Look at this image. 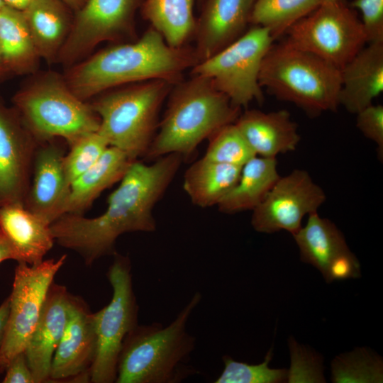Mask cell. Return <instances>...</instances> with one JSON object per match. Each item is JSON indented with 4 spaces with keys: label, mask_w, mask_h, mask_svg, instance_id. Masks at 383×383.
<instances>
[{
    "label": "cell",
    "mask_w": 383,
    "mask_h": 383,
    "mask_svg": "<svg viewBox=\"0 0 383 383\" xmlns=\"http://www.w3.org/2000/svg\"><path fill=\"white\" fill-rule=\"evenodd\" d=\"M194 0H145L143 17L173 48L184 46L194 35Z\"/></svg>",
    "instance_id": "28"
},
{
    "label": "cell",
    "mask_w": 383,
    "mask_h": 383,
    "mask_svg": "<svg viewBox=\"0 0 383 383\" xmlns=\"http://www.w3.org/2000/svg\"><path fill=\"white\" fill-rule=\"evenodd\" d=\"M351 7L362 13L367 43L383 42V0H354Z\"/></svg>",
    "instance_id": "33"
},
{
    "label": "cell",
    "mask_w": 383,
    "mask_h": 383,
    "mask_svg": "<svg viewBox=\"0 0 383 383\" xmlns=\"http://www.w3.org/2000/svg\"><path fill=\"white\" fill-rule=\"evenodd\" d=\"M157 132L145 155L149 160L170 153L190 156L205 139L235 122L241 109L217 90L210 79L192 74L175 84Z\"/></svg>",
    "instance_id": "4"
},
{
    "label": "cell",
    "mask_w": 383,
    "mask_h": 383,
    "mask_svg": "<svg viewBox=\"0 0 383 383\" xmlns=\"http://www.w3.org/2000/svg\"><path fill=\"white\" fill-rule=\"evenodd\" d=\"M286 33V43L313 54L340 70L367 43L361 21L342 0L321 3Z\"/></svg>",
    "instance_id": "10"
},
{
    "label": "cell",
    "mask_w": 383,
    "mask_h": 383,
    "mask_svg": "<svg viewBox=\"0 0 383 383\" xmlns=\"http://www.w3.org/2000/svg\"><path fill=\"white\" fill-rule=\"evenodd\" d=\"M69 9L75 12L82 8L87 0H61Z\"/></svg>",
    "instance_id": "40"
},
{
    "label": "cell",
    "mask_w": 383,
    "mask_h": 383,
    "mask_svg": "<svg viewBox=\"0 0 383 383\" xmlns=\"http://www.w3.org/2000/svg\"><path fill=\"white\" fill-rule=\"evenodd\" d=\"M320 4V0H255L250 23L268 28L274 39Z\"/></svg>",
    "instance_id": "29"
},
{
    "label": "cell",
    "mask_w": 383,
    "mask_h": 383,
    "mask_svg": "<svg viewBox=\"0 0 383 383\" xmlns=\"http://www.w3.org/2000/svg\"><path fill=\"white\" fill-rule=\"evenodd\" d=\"M174 84L162 79L130 84L106 91L90 104L100 119L98 132L109 146L132 159L145 157L158 128V114Z\"/></svg>",
    "instance_id": "5"
},
{
    "label": "cell",
    "mask_w": 383,
    "mask_h": 383,
    "mask_svg": "<svg viewBox=\"0 0 383 383\" xmlns=\"http://www.w3.org/2000/svg\"><path fill=\"white\" fill-rule=\"evenodd\" d=\"M5 371L4 383H35L23 351L10 360Z\"/></svg>",
    "instance_id": "36"
},
{
    "label": "cell",
    "mask_w": 383,
    "mask_h": 383,
    "mask_svg": "<svg viewBox=\"0 0 383 383\" xmlns=\"http://www.w3.org/2000/svg\"><path fill=\"white\" fill-rule=\"evenodd\" d=\"M274 38L267 28L254 26L233 43L198 62L192 74L209 78L214 87L239 108L263 101L259 73Z\"/></svg>",
    "instance_id": "8"
},
{
    "label": "cell",
    "mask_w": 383,
    "mask_h": 383,
    "mask_svg": "<svg viewBox=\"0 0 383 383\" xmlns=\"http://www.w3.org/2000/svg\"><path fill=\"white\" fill-rule=\"evenodd\" d=\"M39 143L16 110L0 100V208L24 204Z\"/></svg>",
    "instance_id": "14"
},
{
    "label": "cell",
    "mask_w": 383,
    "mask_h": 383,
    "mask_svg": "<svg viewBox=\"0 0 383 383\" xmlns=\"http://www.w3.org/2000/svg\"><path fill=\"white\" fill-rule=\"evenodd\" d=\"M234 123L257 156L276 158L295 150L300 141L297 125L285 109L247 110Z\"/></svg>",
    "instance_id": "20"
},
{
    "label": "cell",
    "mask_w": 383,
    "mask_h": 383,
    "mask_svg": "<svg viewBox=\"0 0 383 383\" xmlns=\"http://www.w3.org/2000/svg\"><path fill=\"white\" fill-rule=\"evenodd\" d=\"M135 160L121 150L109 146L99 159L71 184L64 214H84L104 190L121 181Z\"/></svg>",
    "instance_id": "23"
},
{
    "label": "cell",
    "mask_w": 383,
    "mask_h": 383,
    "mask_svg": "<svg viewBox=\"0 0 383 383\" xmlns=\"http://www.w3.org/2000/svg\"><path fill=\"white\" fill-rule=\"evenodd\" d=\"M61 0H31L22 10L36 50L48 64L57 61L73 18Z\"/></svg>",
    "instance_id": "22"
},
{
    "label": "cell",
    "mask_w": 383,
    "mask_h": 383,
    "mask_svg": "<svg viewBox=\"0 0 383 383\" xmlns=\"http://www.w3.org/2000/svg\"><path fill=\"white\" fill-rule=\"evenodd\" d=\"M140 0H87L76 11L57 61L67 67L84 60L99 44L130 33Z\"/></svg>",
    "instance_id": "12"
},
{
    "label": "cell",
    "mask_w": 383,
    "mask_h": 383,
    "mask_svg": "<svg viewBox=\"0 0 383 383\" xmlns=\"http://www.w3.org/2000/svg\"><path fill=\"white\" fill-rule=\"evenodd\" d=\"M259 83L277 99L311 115L335 111L339 106L340 70L285 42L270 47L261 64Z\"/></svg>",
    "instance_id": "6"
},
{
    "label": "cell",
    "mask_w": 383,
    "mask_h": 383,
    "mask_svg": "<svg viewBox=\"0 0 383 383\" xmlns=\"http://www.w3.org/2000/svg\"><path fill=\"white\" fill-rule=\"evenodd\" d=\"M200 1V0H199Z\"/></svg>",
    "instance_id": "45"
},
{
    "label": "cell",
    "mask_w": 383,
    "mask_h": 383,
    "mask_svg": "<svg viewBox=\"0 0 383 383\" xmlns=\"http://www.w3.org/2000/svg\"><path fill=\"white\" fill-rule=\"evenodd\" d=\"M198 62L194 49L173 48L150 27L133 43L111 46L67 67L64 77L74 94L87 101L109 89L148 80L175 84Z\"/></svg>",
    "instance_id": "2"
},
{
    "label": "cell",
    "mask_w": 383,
    "mask_h": 383,
    "mask_svg": "<svg viewBox=\"0 0 383 383\" xmlns=\"http://www.w3.org/2000/svg\"><path fill=\"white\" fill-rule=\"evenodd\" d=\"M338 104L357 113L383 91V42L363 47L341 70Z\"/></svg>",
    "instance_id": "19"
},
{
    "label": "cell",
    "mask_w": 383,
    "mask_h": 383,
    "mask_svg": "<svg viewBox=\"0 0 383 383\" xmlns=\"http://www.w3.org/2000/svg\"><path fill=\"white\" fill-rule=\"evenodd\" d=\"M70 295L65 286L51 284L40 318L23 350L35 383L48 382L52 358L67 323Z\"/></svg>",
    "instance_id": "18"
},
{
    "label": "cell",
    "mask_w": 383,
    "mask_h": 383,
    "mask_svg": "<svg viewBox=\"0 0 383 383\" xmlns=\"http://www.w3.org/2000/svg\"><path fill=\"white\" fill-rule=\"evenodd\" d=\"M202 299L196 292L175 319L139 325L126 335L118 357L116 383H180L199 374L191 363L196 338L188 321Z\"/></svg>",
    "instance_id": "3"
},
{
    "label": "cell",
    "mask_w": 383,
    "mask_h": 383,
    "mask_svg": "<svg viewBox=\"0 0 383 383\" xmlns=\"http://www.w3.org/2000/svg\"><path fill=\"white\" fill-rule=\"evenodd\" d=\"M107 272L112 287L111 301L94 313L97 337L95 360L90 370L89 382H116L117 364L125 338L138 323L139 306L133 288L129 257L118 254Z\"/></svg>",
    "instance_id": "9"
},
{
    "label": "cell",
    "mask_w": 383,
    "mask_h": 383,
    "mask_svg": "<svg viewBox=\"0 0 383 383\" xmlns=\"http://www.w3.org/2000/svg\"><path fill=\"white\" fill-rule=\"evenodd\" d=\"M255 0H205L196 20L195 52L199 62L216 54L245 32Z\"/></svg>",
    "instance_id": "17"
},
{
    "label": "cell",
    "mask_w": 383,
    "mask_h": 383,
    "mask_svg": "<svg viewBox=\"0 0 383 383\" xmlns=\"http://www.w3.org/2000/svg\"><path fill=\"white\" fill-rule=\"evenodd\" d=\"M241 169L202 157L185 172L183 188L193 204L201 208L217 205L236 184Z\"/></svg>",
    "instance_id": "26"
},
{
    "label": "cell",
    "mask_w": 383,
    "mask_h": 383,
    "mask_svg": "<svg viewBox=\"0 0 383 383\" xmlns=\"http://www.w3.org/2000/svg\"><path fill=\"white\" fill-rule=\"evenodd\" d=\"M4 5H5L4 2L2 0H0V8Z\"/></svg>",
    "instance_id": "42"
},
{
    "label": "cell",
    "mask_w": 383,
    "mask_h": 383,
    "mask_svg": "<svg viewBox=\"0 0 383 383\" xmlns=\"http://www.w3.org/2000/svg\"><path fill=\"white\" fill-rule=\"evenodd\" d=\"M70 150L64 157L65 179L71 184L90 168L109 146L106 140L98 132L85 133L69 145Z\"/></svg>",
    "instance_id": "31"
},
{
    "label": "cell",
    "mask_w": 383,
    "mask_h": 383,
    "mask_svg": "<svg viewBox=\"0 0 383 383\" xmlns=\"http://www.w3.org/2000/svg\"><path fill=\"white\" fill-rule=\"evenodd\" d=\"M301 261L316 267L325 277L331 261L349 248L340 231L318 212L308 215L305 226L293 235Z\"/></svg>",
    "instance_id": "27"
},
{
    "label": "cell",
    "mask_w": 383,
    "mask_h": 383,
    "mask_svg": "<svg viewBox=\"0 0 383 383\" xmlns=\"http://www.w3.org/2000/svg\"><path fill=\"white\" fill-rule=\"evenodd\" d=\"M279 177L276 158L255 156L242 167L236 184L217 204L218 210L227 214L252 211Z\"/></svg>",
    "instance_id": "24"
},
{
    "label": "cell",
    "mask_w": 383,
    "mask_h": 383,
    "mask_svg": "<svg viewBox=\"0 0 383 383\" xmlns=\"http://www.w3.org/2000/svg\"><path fill=\"white\" fill-rule=\"evenodd\" d=\"M5 371V370L2 367H0V374L4 372Z\"/></svg>",
    "instance_id": "44"
},
{
    "label": "cell",
    "mask_w": 383,
    "mask_h": 383,
    "mask_svg": "<svg viewBox=\"0 0 383 383\" xmlns=\"http://www.w3.org/2000/svg\"><path fill=\"white\" fill-rule=\"evenodd\" d=\"M356 126L367 138L377 145L379 157H383V106L373 104L357 113Z\"/></svg>",
    "instance_id": "34"
},
{
    "label": "cell",
    "mask_w": 383,
    "mask_h": 383,
    "mask_svg": "<svg viewBox=\"0 0 383 383\" xmlns=\"http://www.w3.org/2000/svg\"><path fill=\"white\" fill-rule=\"evenodd\" d=\"M10 259L16 260V252L6 237L0 232V263Z\"/></svg>",
    "instance_id": "38"
},
{
    "label": "cell",
    "mask_w": 383,
    "mask_h": 383,
    "mask_svg": "<svg viewBox=\"0 0 383 383\" xmlns=\"http://www.w3.org/2000/svg\"><path fill=\"white\" fill-rule=\"evenodd\" d=\"M0 232L13 247L16 261L30 265L41 262L55 241L50 224L19 204L0 208Z\"/></svg>",
    "instance_id": "21"
},
{
    "label": "cell",
    "mask_w": 383,
    "mask_h": 383,
    "mask_svg": "<svg viewBox=\"0 0 383 383\" xmlns=\"http://www.w3.org/2000/svg\"><path fill=\"white\" fill-rule=\"evenodd\" d=\"M209 140L204 157L212 161L243 167L256 156L234 123L219 129Z\"/></svg>",
    "instance_id": "30"
},
{
    "label": "cell",
    "mask_w": 383,
    "mask_h": 383,
    "mask_svg": "<svg viewBox=\"0 0 383 383\" xmlns=\"http://www.w3.org/2000/svg\"><path fill=\"white\" fill-rule=\"evenodd\" d=\"M326 194L309 172L296 169L281 177L264 200L252 210L251 225L260 233L285 230L295 234L306 215L317 212Z\"/></svg>",
    "instance_id": "13"
},
{
    "label": "cell",
    "mask_w": 383,
    "mask_h": 383,
    "mask_svg": "<svg viewBox=\"0 0 383 383\" xmlns=\"http://www.w3.org/2000/svg\"><path fill=\"white\" fill-rule=\"evenodd\" d=\"M12 101L40 143L61 138L69 145L99 127V117L90 104L75 95L64 76L55 72L33 76Z\"/></svg>",
    "instance_id": "7"
},
{
    "label": "cell",
    "mask_w": 383,
    "mask_h": 383,
    "mask_svg": "<svg viewBox=\"0 0 383 383\" xmlns=\"http://www.w3.org/2000/svg\"><path fill=\"white\" fill-rule=\"evenodd\" d=\"M0 56L6 72L33 74L40 57L22 11L7 5L0 8Z\"/></svg>",
    "instance_id": "25"
},
{
    "label": "cell",
    "mask_w": 383,
    "mask_h": 383,
    "mask_svg": "<svg viewBox=\"0 0 383 383\" xmlns=\"http://www.w3.org/2000/svg\"><path fill=\"white\" fill-rule=\"evenodd\" d=\"M170 153L148 165L134 161L109 196L107 208L100 216L65 213L50 224L55 240L77 252L85 264L116 253L118 238L131 232L151 233L157 224L153 209L178 172L183 160Z\"/></svg>",
    "instance_id": "1"
},
{
    "label": "cell",
    "mask_w": 383,
    "mask_h": 383,
    "mask_svg": "<svg viewBox=\"0 0 383 383\" xmlns=\"http://www.w3.org/2000/svg\"><path fill=\"white\" fill-rule=\"evenodd\" d=\"M7 6L22 11L31 0H2Z\"/></svg>",
    "instance_id": "39"
},
{
    "label": "cell",
    "mask_w": 383,
    "mask_h": 383,
    "mask_svg": "<svg viewBox=\"0 0 383 383\" xmlns=\"http://www.w3.org/2000/svg\"><path fill=\"white\" fill-rule=\"evenodd\" d=\"M5 73H6V71L2 64L1 56H0V78L3 77Z\"/></svg>",
    "instance_id": "41"
},
{
    "label": "cell",
    "mask_w": 383,
    "mask_h": 383,
    "mask_svg": "<svg viewBox=\"0 0 383 383\" xmlns=\"http://www.w3.org/2000/svg\"><path fill=\"white\" fill-rule=\"evenodd\" d=\"M272 348L267 353L265 360L258 365L239 362L232 357H223L224 368L215 383H277L287 379L285 369H271L268 365L272 357Z\"/></svg>",
    "instance_id": "32"
},
{
    "label": "cell",
    "mask_w": 383,
    "mask_h": 383,
    "mask_svg": "<svg viewBox=\"0 0 383 383\" xmlns=\"http://www.w3.org/2000/svg\"><path fill=\"white\" fill-rule=\"evenodd\" d=\"M55 139L39 143L24 206L49 224L65 213L70 193L63 161V147Z\"/></svg>",
    "instance_id": "16"
},
{
    "label": "cell",
    "mask_w": 383,
    "mask_h": 383,
    "mask_svg": "<svg viewBox=\"0 0 383 383\" xmlns=\"http://www.w3.org/2000/svg\"><path fill=\"white\" fill-rule=\"evenodd\" d=\"M96 348L94 313L82 299L70 295L67 323L52 358L48 381H89Z\"/></svg>",
    "instance_id": "15"
},
{
    "label": "cell",
    "mask_w": 383,
    "mask_h": 383,
    "mask_svg": "<svg viewBox=\"0 0 383 383\" xmlns=\"http://www.w3.org/2000/svg\"><path fill=\"white\" fill-rule=\"evenodd\" d=\"M10 299L9 296L6 299L0 306V350L4 341L6 332V323L9 313Z\"/></svg>",
    "instance_id": "37"
},
{
    "label": "cell",
    "mask_w": 383,
    "mask_h": 383,
    "mask_svg": "<svg viewBox=\"0 0 383 383\" xmlns=\"http://www.w3.org/2000/svg\"><path fill=\"white\" fill-rule=\"evenodd\" d=\"M331 1H334V0H320L321 4L323 2Z\"/></svg>",
    "instance_id": "43"
},
{
    "label": "cell",
    "mask_w": 383,
    "mask_h": 383,
    "mask_svg": "<svg viewBox=\"0 0 383 383\" xmlns=\"http://www.w3.org/2000/svg\"><path fill=\"white\" fill-rule=\"evenodd\" d=\"M360 276V264L349 248L337 255L330 262L326 275L327 282L357 278Z\"/></svg>",
    "instance_id": "35"
},
{
    "label": "cell",
    "mask_w": 383,
    "mask_h": 383,
    "mask_svg": "<svg viewBox=\"0 0 383 383\" xmlns=\"http://www.w3.org/2000/svg\"><path fill=\"white\" fill-rule=\"evenodd\" d=\"M67 255L43 260L33 265L18 262L15 269L10 308L4 341L0 350V367L23 352L40 318L48 292Z\"/></svg>",
    "instance_id": "11"
}]
</instances>
